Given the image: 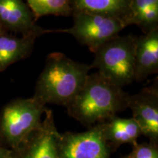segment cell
Returning <instances> with one entry per match:
<instances>
[{
    "instance_id": "cell-1",
    "label": "cell",
    "mask_w": 158,
    "mask_h": 158,
    "mask_svg": "<svg viewBox=\"0 0 158 158\" xmlns=\"http://www.w3.org/2000/svg\"><path fill=\"white\" fill-rule=\"evenodd\" d=\"M128 95L97 72L88 75L82 88L65 108L69 116L89 129L127 109Z\"/></svg>"
},
{
    "instance_id": "cell-2",
    "label": "cell",
    "mask_w": 158,
    "mask_h": 158,
    "mask_svg": "<svg viewBox=\"0 0 158 158\" xmlns=\"http://www.w3.org/2000/svg\"><path fill=\"white\" fill-rule=\"evenodd\" d=\"M92 68L91 65L73 60L62 53H51L37 78L33 97L45 106L66 107L82 88Z\"/></svg>"
},
{
    "instance_id": "cell-3",
    "label": "cell",
    "mask_w": 158,
    "mask_h": 158,
    "mask_svg": "<svg viewBox=\"0 0 158 158\" xmlns=\"http://www.w3.org/2000/svg\"><path fill=\"white\" fill-rule=\"evenodd\" d=\"M46 106L34 97L17 98L0 112V147L13 150L40 126Z\"/></svg>"
},
{
    "instance_id": "cell-4",
    "label": "cell",
    "mask_w": 158,
    "mask_h": 158,
    "mask_svg": "<svg viewBox=\"0 0 158 158\" xmlns=\"http://www.w3.org/2000/svg\"><path fill=\"white\" fill-rule=\"evenodd\" d=\"M135 37L118 35L106 42L94 54L92 68L123 89L135 81Z\"/></svg>"
},
{
    "instance_id": "cell-5",
    "label": "cell",
    "mask_w": 158,
    "mask_h": 158,
    "mask_svg": "<svg viewBox=\"0 0 158 158\" xmlns=\"http://www.w3.org/2000/svg\"><path fill=\"white\" fill-rule=\"evenodd\" d=\"M73 25L69 29H57L54 32L68 33L78 43L87 46L94 53L110 40L119 35L127 27L124 21L118 18L83 11H73Z\"/></svg>"
},
{
    "instance_id": "cell-6",
    "label": "cell",
    "mask_w": 158,
    "mask_h": 158,
    "mask_svg": "<svg viewBox=\"0 0 158 158\" xmlns=\"http://www.w3.org/2000/svg\"><path fill=\"white\" fill-rule=\"evenodd\" d=\"M110 153L102 137L100 124L81 133L59 134L58 158H110Z\"/></svg>"
},
{
    "instance_id": "cell-7",
    "label": "cell",
    "mask_w": 158,
    "mask_h": 158,
    "mask_svg": "<svg viewBox=\"0 0 158 158\" xmlns=\"http://www.w3.org/2000/svg\"><path fill=\"white\" fill-rule=\"evenodd\" d=\"M40 126L25 138L15 149L11 158H58L57 130L52 110L47 108Z\"/></svg>"
},
{
    "instance_id": "cell-8",
    "label": "cell",
    "mask_w": 158,
    "mask_h": 158,
    "mask_svg": "<svg viewBox=\"0 0 158 158\" xmlns=\"http://www.w3.org/2000/svg\"><path fill=\"white\" fill-rule=\"evenodd\" d=\"M157 81L149 87L128 95L127 108L131 110L134 120L137 122L149 143L158 146V88Z\"/></svg>"
},
{
    "instance_id": "cell-9",
    "label": "cell",
    "mask_w": 158,
    "mask_h": 158,
    "mask_svg": "<svg viewBox=\"0 0 158 158\" xmlns=\"http://www.w3.org/2000/svg\"><path fill=\"white\" fill-rule=\"evenodd\" d=\"M34 14L22 0H0V23L7 31L21 36L38 37L54 30L45 29L36 23Z\"/></svg>"
},
{
    "instance_id": "cell-10",
    "label": "cell",
    "mask_w": 158,
    "mask_h": 158,
    "mask_svg": "<svg viewBox=\"0 0 158 158\" xmlns=\"http://www.w3.org/2000/svg\"><path fill=\"white\" fill-rule=\"evenodd\" d=\"M158 72V28L135 41V81L142 82Z\"/></svg>"
},
{
    "instance_id": "cell-11",
    "label": "cell",
    "mask_w": 158,
    "mask_h": 158,
    "mask_svg": "<svg viewBox=\"0 0 158 158\" xmlns=\"http://www.w3.org/2000/svg\"><path fill=\"white\" fill-rule=\"evenodd\" d=\"M100 124L102 137L110 152H115L123 144L135 145L138 143V138L142 135L141 128L133 117L121 118L114 115Z\"/></svg>"
},
{
    "instance_id": "cell-12",
    "label": "cell",
    "mask_w": 158,
    "mask_h": 158,
    "mask_svg": "<svg viewBox=\"0 0 158 158\" xmlns=\"http://www.w3.org/2000/svg\"><path fill=\"white\" fill-rule=\"evenodd\" d=\"M37 37H16L7 34L0 35V72L14 63L30 56Z\"/></svg>"
},
{
    "instance_id": "cell-13",
    "label": "cell",
    "mask_w": 158,
    "mask_h": 158,
    "mask_svg": "<svg viewBox=\"0 0 158 158\" xmlns=\"http://www.w3.org/2000/svg\"><path fill=\"white\" fill-rule=\"evenodd\" d=\"M130 0H70L73 11H83L118 18L127 27Z\"/></svg>"
},
{
    "instance_id": "cell-14",
    "label": "cell",
    "mask_w": 158,
    "mask_h": 158,
    "mask_svg": "<svg viewBox=\"0 0 158 158\" xmlns=\"http://www.w3.org/2000/svg\"><path fill=\"white\" fill-rule=\"evenodd\" d=\"M133 24L143 34L158 28V0H130L127 27Z\"/></svg>"
},
{
    "instance_id": "cell-15",
    "label": "cell",
    "mask_w": 158,
    "mask_h": 158,
    "mask_svg": "<svg viewBox=\"0 0 158 158\" xmlns=\"http://www.w3.org/2000/svg\"><path fill=\"white\" fill-rule=\"evenodd\" d=\"M27 5L37 20L44 15L69 16L73 9L70 0H26Z\"/></svg>"
},
{
    "instance_id": "cell-16",
    "label": "cell",
    "mask_w": 158,
    "mask_h": 158,
    "mask_svg": "<svg viewBox=\"0 0 158 158\" xmlns=\"http://www.w3.org/2000/svg\"><path fill=\"white\" fill-rule=\"evenodd\" d=\"M124 158H158V146L149 142L137 143L133 146L131 152Z\"/></svg>"
},
{
    "instance_id": "cell-17",
    "label": "cell",
    "mask_w": 158,
    "mask_h": 158,
    "mask_svg": "<svg viewBox=\"0 0 158 158\" xmlns=\"http://www.w3.org/2000/svg\"><path fill=\"white\" fill-rule=\"evenodd\" d=\"M12 150H9L0 147V158H11Z\"/></svg>"
},
{
    "instance_id": "cell-18",
    "label": "cell",
    "mask_w": 158,
    "mask_h": 158,
    "mask_svg": "<svg viewBox=\"0 0 158 158\" xmlns=\"http://www.w3.org/2000/svg\"><path fill=\"white\" fill-rule=\"evenodd\" d=\"M6 32H7V31L5 30V29L3 28L2 25L1 23H0V35L5 34V33H6Z\"/></svg>"
}]
</instances>
